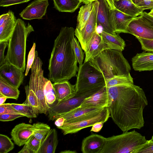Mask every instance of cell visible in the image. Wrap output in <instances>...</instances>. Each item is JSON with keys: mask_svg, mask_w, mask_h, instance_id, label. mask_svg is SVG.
I'll list each match as a JSON object with an SVG mask.
<instances>
[{"mask_svg": "<svg viewBox=\"0 0 153 153\" xmlns=\"http://www.w3.org/2000/svg\"><path fill=\"white\" fill-rule=\"evenodd\" d=\"M7 99V97L0 94V105L4 103Z\"/></svg>", "mask_w": 153, "mask_h": 153, "instance_id": "52", "label": "cell"}, {"mask_svg": "<svg viewBox=\"0 0 153 153\" xmlns=\"http://www.w3.org/2000/svg\"><path fill=\"white\" fill-rule=\"evenodd\" d=\"M104 123L103 122L101 121L95 123L92 126L90 131L95 132H99L102 129Z\"/></svg>", "mask_w": 153, "mask_h": 153, "instance_id": "46", "label": "cell"}, {"mask_svg": "<svg viewBox=\"0 0 153 153\" xmlns=\"http://www.w3.org/2000/svg\"><path fill=\"white\" fill-rule=\"evenodd\" d=\"M30 0H2L0 2L1 7H7L11 5L27 2Z\"/></svg>", "mask_w": 153, "mask_h": 153, "instance_id": "43", "label": "cell"}, {"mask_svg": "<svg viewBox=\"0 0 153 153\" xmlns=\"http://www.w3.org/2000/svg\"><path fill=\"white\" fill-rule=\"evenodd\" d=\"M93 2L82 5L79 8L77 18V25L75 29L81 30L88 20L93 8Z\"/></svg>", "mask_w": 153, "mask_h": 153, "instance_id": "27", "label": "cell"}, {"mask_svg": "<svg viewBox=\"0 0 153 153\" xmlns=\"http://www.w3.org/2000/svg\"><path fill=\"white\" fill-rule=\"evenodd\" d=\"M2 24L0 25V43L8 42L15 29L16 20L14 13L11 10Z\"/></svg>", "mask_w": 153, "mask_h": 153, "instance_id": "24", "label": "cell"}, {"mask_svg": "<svg viewBox=\"0 0 153 153\" xmlns=\"http://www.w3.org/2000/svg\"><path fill=\"white\" fill-rule=\"evenodd\" d=\"M44 91L46 102L50 108L57 102V97L52 84L50 80H48L46 83Z\"/></svg>", "mask_w": 153, "mask_h": 153, "instance_id": "33", "label": "cell"}, {"mask_svg": "<svg viewBox=\"0 0 153 153\" xmlns=\"http://www.w3.org/2000/svg\"><path fill=\"white\" fill-rule=\"evenodd\" d=\"M99 5L98 0L93 2V6L90 17L84 27L81 30H75L74 35L85 52L94 32L97 30V17Z\"/></svg>", "mask_w": 153, "mask_h": 153, "instance_id": "9", "label": "cell"}, {"mask_svg": "<svg viewBox=\"0 0 153 153\" xmlns=\"http://www.w3.org/2000/svg\"><path fill=\"white\" fill-rule=\"evenodd\" d=\"M2 0H0V2Z\"/></svg>", "mask_w": 153, "mask_h": 153, "instance_id": "57", "label": "cell"}, {"mask_svg": "<svg viewBox=\"0 0 153 153\" xmlns=\"http://www.w3.org/2000/svg\"><path fill=\"white\" fill-rule=\"evenodd\" d=\"M110 117L108 107H106L95 116L75 123L65 122L62 126L58 128L62 130L64 135L75 133L83 128L92 126L96 123L101 121L105 123Z\"/></svg>", "mask_w": 153, "mask_h": 153, "instance_id": "10", "label": "cell"}, {"mask_svg": "<svg viewBox=\"0 0 153 153\" xmlns=\"http://www.w3.org/2000/svg\"><path fill=\"white\" fill-rule=\"evenodd\" d=\"M82 3H83L84 4H86L91 2H94L98 0H79Z\"/></svg>", "mask_w": 153, "mask_h": 153, "instance_id": "53", "label": "cell"}, {"mask_svg": "<svg viewBox=\"0 0 153 153\" xmlns=\"http://www.w3.org/2000/svg\"><path fill=\"white\" fill-rule=\"evenodd\" d=\"M131 84H134V81L130 73L127 75L115 76L106 80L107 87Z\"/></svg>", "mask_w": 153, "mask_h": 153, "instance_id": "30", "label": "cell"}, {"mask_svg": "<svg viewBox=\"0 0 153 153\" xmlns=\"http://www.w3.org/2000/svg\"><path fill=\"white\" fill-rule=\"evenodd\" d=\"M75 84L76 93L99 91L106 86L102 73L93 66L89 61L79 66Z\"/></svg>", "mask_w": 153, "mask_h": 153, "instance_id": "6", "label": "cell"}, {"mask_svg": "<svg viewBox=\"0 0 153 153\" xmlns=\"http://www.w3.org/2000/svg\"><path fill=\"white\" fill-rule=\"evenodd\" d=\"M107 90L110 117L119 128L124 132L143 127V111L148 105L143 90L134 84L107 87Z\"/></svg>", "mask_w": 153, "mask_h": 153, "instance_id": "1", "label": "cell"}, {"mask_svg": "<svg viewBox=\"0 0 153 153\" xmlns=\"http://www.w3.org/2000/svg\"><path fill=\"white\" fill-rule=\"evenodd\" d=\"M14 147V143L7 136L0 134V153H7Z\"/></svg>", "mask_w": 153, "mask_h": 153, "instance_id": "35", "label": "cell"}, {"mask_svg": "<svg viewBox=\"0 0 153 153\" xmlns=\"http://www.w3.org/2000/svg\"><path fill=\"white\" fill-rule=\"evenodd\" d=\"M25 117L20 114H0V120L1 121H9L14 120L16 118Z\"/></svg>", "mask_w": 153, "mask_h": 153, "instance_id": "44", "label": "cell"}, {"mask_svg": "<svg viewBox=\"0 0 153 153\" xmlns=\"http://www.w3.org/2000/svg\"><path fill=\"white\" fill-rule=\"evenodd\" d=\"M145 136L134 130L120 134L105 138L100 153H136L147 143Z\"/></svg>", "mask_w": 153, "mask_h": 153, "instance_id": "5", "label": "cell"}, {"mask_svg": "<svg viewBox=\"0 0 153 153\" xmlns=\"http://www.w3.org/2000/svg\"><path fill=\"white\" fill-rule=\"evenodd\" d=\"M0 94L7 98L17 100L20 91L15 87L0 76Z\"/></svg>", "mask_w": 153, "mask_h": 153, "instance_id": "29", "label": "cell"}, {"mask_svg": "<svg viewBox=\"0 0 153 153\" xmlns=\"http://www.w3.org/2000/svg\"><path fill=\"white\" fill-rule=\"evenodd\" d=\"M33 135L41 142L51 129L50 127L46 124L39 122L32 125Z\"/></svg>", "mask_w": 153, "mask_h": 153, "instance_id": "32", "label": "cell"}, {"mask_svg": "<svg viewBox=\"0 0 153 153\" xmlns=\"http://www.w3.org/2000/svg\"><path fill=\"white\" fill-rule=\"evenodd\" d=\"M133 2L143 10L153 9V0H132Z\"/></svg>", "mask_w": 153, "mask_h": 153, "instance_id": "41", "label": "cell"}, {"mask_svg": "<svg viewBox=\"0 0 153 153\" xmlns=\"http://www.w3.org/2000/svg\"><path fill=\"white\" fill-rule=\"evenodd\" d=\"M54 7L60 12L73 13L82 2L79 0H53Z\"/></svg>", "mask_w": 153, "mask_h": 153, "instance_id": "28", "label": "cell"}, {"mask_svg": "<svg viewBox=\"0 0 153 153\" xmlns=\"http://www.w3.org/2000/svg\"><path fill=\"white\" fill-rule=\"evenodd\" d=\"M26 95V98L23 103L31 106L35 113L38 115L39 112V103L37 98L33 91L29 89L28 85L25 87Z\"/></svg>", "mask_w": 153, "mask_h": 153, "instance_id": "31", "label": "cell"}, {"mask_svg": "<svg viewBox=\"0 0 153 153\" xmlns=\"http://www.w3.org/2000/svg\"><path fill=\"white\" fill-rule=\"evenodd\" d=\"M103 108H84L79 106L68 112L54 116L49 120H54L59 117H62L65 119L66 122H78L97 115Z\"/></svg>", "mask_w": 153, "mask_h": 153, "instance_id": "12", "label": "cell"}, {"mask_svg": "<svg viewBox=\"0 0 153 153\" xmlns=\"http://www.w3.org/2000/svg\"><path fill=\"white\" fill-rule=\"evenodd\" d=\"M100 34L103 43L104 50L112 49L122 52L124 50L126 46L125 42L119 34L113 35L102 30Z\"/></svg>", "mask_w": 153, "mask_h": 153, "instance_id": "22", "label": "cell"}, {"mask_svg": "<svg viewBox=\"0 0 153 153\" xmlns=\"http://www.w3.org/2000/svg\"><path fill=\"white\" fill-rule=\"evenodd\" d=\"M1 114L23 115L19 112L14 108L11 106L10 103H4L0 105V114Z\"/></svg>", "mask_w": 153, "mask_h": 153, "instance_id": "40", "label": "cell"}, {"mask_svg": "<svg viewBox=\"0 0 153 153\" xmlns=\"http://www.w3.org/2000/svg\"><path fill=\"white\" fill-rule=\"evenodd\" d=\"M89 61L102 73L106 80L115 76L128 74L131 70L122 51L114 49L105 50Z\"/></svg>", "mask_w": 153, "mask_h": 153, "instance_id": "4", "label": "cell"}, {"mask_svg": "<svg viewBox=\"0 0 153 153\" xmlns=\"http://www.w3.org/2000/svg\"><path fill=\"white\" fill-rule=\"evenodd\" d=\"M42 64L37 51H36L34 60L31 68L28 86L29 89L33 91L37 98L40 113L46 114L50 108L46 102L44 90L45 85L49 79L44 76Z\"/></svg>", "mask_w": 153, "mask_h": 153, "instance_id": "7", "label": "cell"}, {"mask_svg": "<svg viewBox=\"0 0 153 153\" xmlns=\"http://www.w3.org/2000/svg\"><path fill=\"white\" fill-rule=\"evenodd\" d=\"M10 105L14 108L25 117L28 118H34L37 116L32 108L27 104L11 103Z\"/></svg>", "mask_w": 153, "mask_h": 153, "instance_id": "34", "label": "cell"}, {"mask_svg": "<svg viewBox=\"0 0 153 153\" xmlns=\"http://www.w3.org/2000/svg\"><path fill=\"white\" fill-rule=\"evenodd\" d=\"M9 15V13L1 15L0 16V25H1L7 19Z\"/></svg>", "mask_w": 153, "mask_h": 153, "instance_id": "51", "label": "cell"}, {"mask_svg": "<svg viewBox=\"0 0 153 153\" xmlns=\"http://www.w3.org/2000/svg\"><path fill=\"white\" fill-rule=\"evenodd\" d=\"M149 140L150 141H151V142H153V135L152 136L151 139Z\"/></svg>", "mask_w": 153, "mask_h": 153, "instance_id": "56", "label": "cell"}, {"mask_svg": "<svg viewBox=\"0 0 153 153\" xmlns=\"http://www.w3.org/2000/svg\"><path fill=\"white\" fill-rule=\"evenodd\" d=\"M23 72L21 69L8 62L0 66V76L18 88L23 82L25 76Z\"/></svg>", "mask_w": 153, "mask_h": 153, "instance_id": "14", "label": "cell"}, {"mask_svg": "<svg viewBox=\"0 0 153 153\" xmlns=\"http://www.w3.org/2000/svg\"><path fill=\"white\" fill-rule=\"evenodd\" d=\"M32 125L22 123L16 125L12 129L11 136L14 143L19 146L24 145L33 135Z\"/></svg>", "mask_w": 153, "mask_h": 153, "instance_id": "17", "label": "cell"}, {"mask_svg": "<svg viewBox=\"0 0 153 153\" xmlns=\"http://www.w3.org/2000/svg\"><path fill=\"white\" fill-rule=\"evenodd\" d=\"M104 50V46L102 37L96 30L85 52V58L84 62H87L95 57Z\"/></svg>", "mask_w": 153, "mask_h": 153, "instance_id": "23", "label": "cell"}, {"mask_svg": "<svg viewBox=\"0 0 153 153\" xmlns=\"http://www.w3.org/2000/svg\"><path fill=\"white\" fill-rule=\"evenodd\" d=\"M41 144V142L32 135L25 144L33 153H38Z\"/></svg>", "mask_w": 153, "mask_h": 153, "instance_id": "37", "label": "cell"}, {"mask_svg": "<svg viewBox=\"0 0 153 153\" xmlns=\"http://www.w3.org/2000/svg\"><path fill=\"white\" fill-rule=\"evenodd\" d=\"M58 143L57 132L55 129H51L41 142L38 153H55Z\"/></svg>", "mask_w": 153, "mask_h": 153, "instance_id": "25", "label": "cell"}, {"mask_svg": "<svg viewBox=\"0 0 153 153\" xmlns=\"http://www.w3.org/2000/svg\"><path fill=\"white\" fill-rule=\"evenodd\" d=\"M48 5V0H34L24 9L19 15L25 20L42 19L45 14Z\"/></svg>", "mask_w": 153, "mask_h": 153, "instance_id": "13", "label": "cell"}, {"mask_svg": "<svg viewBox=\"0 0 153 153\" xmlns=\"http://www.w3.org/2000/svg\"><path fill=\"white\" fill-rule=\"evenodd\" d=\"M114 4L117 10L134 17L140 16L144 11L132 0H114Z\"/></svg>", "mask_w": 153, "mask_h": 153, "instance_id": "26", "label": "cell"}, {"mask_svg": "<svg viewBox=\"0 0 153 153\" xmlns=\"http://www.w3.org/2000/svg\"><path fill=\"white\" fill-rule=\"evenodd\" d=\"M110 10L116 8L114 4V0H105Z\"/></svg>", "mask_w": 153, "mask_h": 153, "instance_id": "50", "label": "cell"}, {"mask_svg": "<svg viewBox=\"0 0 153 153\" xmlns=\"http://www.w3.org/2000/svg\"><path fill=\"white\" fill-rule=\"evenodd\" d=\"M18 153H33V152L27 147L25 144L22 149Z\"/></svg>", "mask_w": 153, "mask_h": 153, "instance_id": "49", "label": "cell"}, {"mask_svg": "<svg viewBox=\"0 0 153 153\" xmlns=\"http://www.w3.org/2000/svg\"><path fill=\"white\" fill-rule=\"evenodd\" d=\"M8 44V42H7L0 43V66L6 62L4 52Z\"/></svg>", "mask_w": 153, "mask_h": 153, "instance_id": "45", "label": "cell"}, {"mask_svg": "<svg viewBox=\"0 0 153 153\" xmlns=\"http://www.w3.org/2000/svg\"><path fill=\"white\" fill-rule=\"evenodd\" d=\"M61 153H76V152L75 151H72L70 150H66L62 151L60 152Z\"/></svg>", "mask_w": 153, "mask_h": 153, "instance_id": "54", "label": "cell"}, {"mask_svg": "<svg viewBox=\"0 0 153 153\" xmlns=\"http://www.w3.org/2000/svg\"><path fill=\"white\" fill-rule=\"evenodd\" d=\"M137 38L140 43L142 50L145 51L153 52V39Z\"/></svg>", "mask_w": 153, "mask_h": 153, "instance_id": "39", "label": "cell"}, {"mask_svg": "<svg viewBox=\"0 0 153 153\" xmlns=\"http://www.w3.org/2000/svg\"><path fill=\"white\" fill-rule=\"evenodd\" d=\"M79 42L74 36L71 41V44L74 52L79 65V66L83 64L82 62L84 58V53L82 51Z\"/></svg>", "mask_w": 153, "mask_h": 153, "instance_id": "36", "label": "cell"}, {"mask_svg": "<svg viewBox=\"0 0 153 153\" xmlns=\"http://www.w3.org/2000/svg\"><path fill=\"white\" fill-rule=\"evenodd\" d=\"M149 13L151 15L153 16V9L151 10V11Z\"/></svg>", "mask_w": 153, "mask_h": 153, "instance_id": "55", "label": "cell"}, {"mask_svg": "<svg viewBox=\"0 0 153 153\" xmlns=\"http://www.w3.org/2000/svg\"><path fill=\"white\" fill-rule=\"evenodd\" d=\"M34 30L29 23L27 25L20 19L16 20L13 33L8 41L6 62L22 70L23 72L26 68L25 56L27 39Z\"/></svg>", "mask_w": 153, "mask_h": 153, "instance_id": "3", "label": "cell"}, {"mask_svg": "<svg viewBox=\"0 0 153 153\" xmlns=\"http://www.w3.org/2000/svg\"><path fill=\"white\" fill-rule=\"evenodd\" d=\"M74 31L72 27H62L54 40L48 67L51 82L68 81L76 76L79 68L71 44Z\"/></svg>", "mask_w": 153, "mask_h": 153, "instance_id": "2", "label": "cell"}, {"mask_svg": "<svg viewBox=\"0 0 153 153\" xmlns=\"http://www.w3.org/2000/svg\"><path fill=\"white\" fill-rule=\"evenodd\" d=\"M97 92L93 91L75 93L71 97L55 103L50 107L48 112L49 120L54 116L68 112L79 107L85 99Z\"/></svg>", "mask_w": 153, "mask_h": 153, "instance_id": "8", "label": "cell"}, {"mask_svg": "<svg viewBox=\"0 0 153 153\" xmlns=\"http://www.w3.org/2000/svg\"><path fill=\"white\" fill-rule=\"evenodd\" d=\"M141 15L153 25V16L146 12H143Z\"/></svg>", "mask_w": 153, "mask_h": 153, "instance_id": "48", "label": "cell"}, {"mask_svg": "<svg viewBox=\"0 0 153 153\" xmlns=\"http://www.w3.org/2000/svg\"><path fill=\"white\" fill-rule=\"evenodd\" d=\"M65 121V119L62 117H59L56 119L55 121V125L58 128L62 126Z\"/></svg>", "mask_w": 153, "mask_h": 153, "instance_id": "47", "label": "cell"}, {"mask_svg": "<svg viewBox=\"0 0 153 153\" xmlns=\"http://www.w3.org/2000/svg\"><path fill=\"white\" fill-rule=\"evenodd\" d=\"M110 20L111 26L117 33H128V26L135 17L124 13L116 8L110 10Z\"/></svg>", "mask_w": 153, "mask_h": 153, "instance_id": "15", "label": "cell"}, {"mask_svg": "<svg viewBox=\"0 0 153 153\" xmlns=\"http://www.w3.org/2000/svg\"><path fill=\"white\" fill-rule=\"evenodd\" d=\"M109 102V95L106 86L85 99L79 107L103 108L108 107Z\"/></svg>", "mask_w": 153, "mask_h": 153, "instance_id": "16", "label": "cell"}, {"mask_svg": "<svg viewBox=\"0 0 153 153\" xmlns=\"http://www.w3.org/2000/svg\"><path fill=\"white\" fill-rule=\"evenodd\" d=\"M52 85L57 102L67 100L75 94V85L71 84L68 80L54 82Z\"/></svg>", "mask_w": 153, "mask_h": 153, "instance_id": "21", "label": "cell"}, {"mask_svg": "<svg viewBox=\"0 0 153 153\" xmlns=\"http://www.w3.org/2000/svg\"><path fill=\"white\" fill-rule=\"evenodd\" d=\"M128 33L136 38L153 39V25L141 15L134 18L128 25Z\"/></svg>", "mask_w": 153, "mask_h": 153, "instance_id": "11", "label": "cell"}, {"mask_svg": "<svg viewBox=\"0 0 153 153\" xmlns=\"http://www.w3.org/2000/svg\"><path fill=\"white\" fill-rule=\"evenodd\" d=\"M36 44L34 43L28 54L26 68L25 73V76H27L34 60L36 51Z\"/></svg>", "mask_w": 153, "mask_h": 153, "instance_id": "38", "label": "cell"}, {"mask_svg": "<svg viewBox=\"0 0 153 153\" xmlns=\"http://www.w3.org/2000/svg\"><path fill=\"white\" fill-rule=\"evenodd\" d=\"M99 5L97 12V22L102 30L109 33L115 35L116 33L111 24L109 17L110 9L105 0H98Z\"/></svg>", "mask_w": 153, "mask_h": 153, "instance_id": "19", "label": "cell"}, {"mask_svg": "<svg viewBox=\"0 0 153 153\" xmlns=\"http://www.w3.org/2000/svg\"><path fill=\"white\" fill-rule=\"evenodd\" d=\"M133 69L142 71L153 70V52L137 53L131 59Z\"/></svg>", "mask_w": 153, "mask_h": 153, "instance_id": "20", "label": "cell"}, {"mask_svg": "<svg viewBox=\"0 0 153 153\" xmlns=\"http://www.w3.org/2000/svg\"><path fill=\"white\" fill-rule=\"evenodd\" d=\"M136 153H153V142L148 140Z\"/></svg>", "mask_w": 153, "mask_h": 153, "instance_id": "42", "label": "cell"}, {"mask_svg": "<svg viewBox=\"0 0 153 153\" xmlns=\"http://www.w3.org/2000/svg\"><path fill=\"white\" fill-rule=\"evenodd\" d=\"M105 137L97 134H92L84 138L82 143L83 153H100L104 144Z\"/></svg>", "mask_w": 153, "mask_h": 153, "instance_id": "18", "label": "cell"}]
</instances>
